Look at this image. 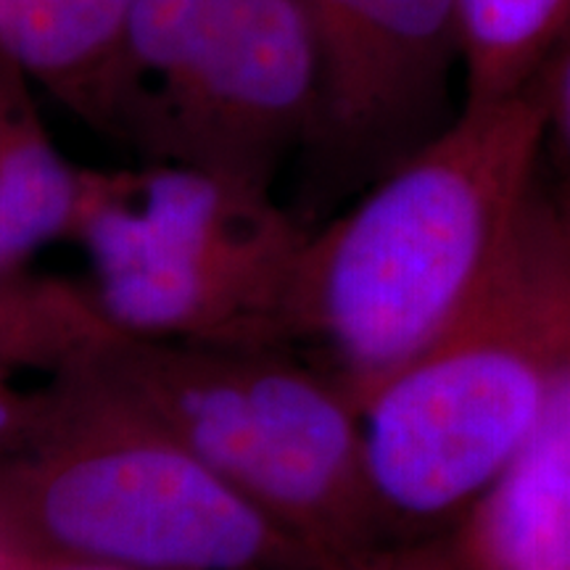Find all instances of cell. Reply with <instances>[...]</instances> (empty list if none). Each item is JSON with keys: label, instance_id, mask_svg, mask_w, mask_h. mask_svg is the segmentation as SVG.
Segmentation results:
<instances>
[{"label": "cell", "instance_id": "obj_11", "mask_svg": "<svg viewBox=\"0 0 570 570\" xmlns=\"http://www.w3.org/2000/svg\"><path fill=\"white\" fill-rule=\"evenodd\" d=\"M227 0H135L117 75L114 142L138 156L209 51Z\"/></svg>", "mask_w": 570, "mask_h": 570}, {"label": "cell", "instance_id": "obj_14", "mask_svg": "<svg viewBox=\"0 0 570 570\" xmlns=\"http://www.w3.org/2000/svg\"><path fill=\"white\" fill-rule=\"evenodd\" d=\"M544 122V173L570 198V30L531 80Z\"/></svg>", "mask_w": 570, "mask_h": 570}, {"label": "cell", "instance_id": "obj_17", "mask_svg": "<svg viewBox=\"0 0 570 570\" xmlns=\"http://www.w3.org/2000/svg\"><path fill=\"white\" fill-rule=\"evenodd\" d=\"M11 570H127L106 562L82 560V558H63V554H30L21 552Z\"/></svg>", "mask_w": 570, "mask_h": 570}, {"label": "cell", "instance_id": "obj_8", "mask_svg": "<svg viewBox=\"0 0 570 570\" xmlns=\"http://www.w3.org/2000/svg\"><path fill=\"white\" fill-rule=\"evenodd\" d=\"M454 537L468 570H570V370L537 433Z\"/></svg>", "mask_w": 570, "mask_h": 570}, {"label": "cell", "instance_id": "obj_12", "mask_svg": "<svg viewBox=\"0 0 570 570\" xmlns=\"http://www.w3.org/2000/svg\"><path fill=\"white\" fill-rule=\"evenodd\" d=\"M114 336L85 283L0 273V367L51 377L88 365Z\"/></svg>", "mask_w": 570, "mask_h": 570}, {"label": "cell", "instance_id": "obj_10", "mask_svg": "<svg viewBox=\"0 0 570 570\" xmlns=\"http://www.w3.org/2000/svg\"><path fill=\"white\" fill-rule=\"evenodd\" d=\"M30 80L0 59V273H21L42 248L71 244L85 167L63 156L32 101Z\"/></svg>", "mask_w": 570, "mask_h": 570}, {"label": "cell", "instance_id": "obj_9", "mask_svg": "<svg viewBox=\"0 0 570 570\" xmlns=\"http://www.w3.org/2000/svg\"><path fill=\"white\" fill-rule=\"evenodd\" d=\"M135 0H0V59L104 138L117 135V75Z\"/></svg>", "mask_w": 570, "mask_h": 570}, {"label": "cell", "instance_id": "obj_3", "mask_svg": "<svg viewBox=\"0 0 570 570\" xmlns=\"http://www.w3.org/2000/svg\"><path fill=\"white\" fill-rule=\"evenodd\" d=\"M51 381L30 439L0 454L13 550L127 570H317L294 533L88 365Z\"/></svg>", "mask_w": 570, "mask_h": 570}, {"label": "cell", "instance_id": "obj_13", "mask_svg": "<svg viewBox=\"0 0 570 570\" xmlns=\"http://www.w3.org/2000/svg\"><path fill=\"white\" fill-rule=\"evenodd\" d=\"M462 106L520 96L570 30V0H460Z\"/></svg>", "mask_w": 570, "mask_h": 570}, {"label": "cell", "instance_id": "obj_5", "mask_svg": "<svg viewBox=\"0 0 570 570\" xmlns=\"http://www.w3.org/2000/svg\"><path fill=\"white\" fill-rule=\"evenodd\" d=\"M317 53L312 122L288 206L317 225L458 119L460 0H306Z\"/></svg>", "mask_w": 570, "mask_h": 570}, {"label": "cell", "instance_id": "obj_4", "mask_svg": "<svg viewBox=\"0 0 570 570\" xmlns=\"http://www.w3.org/2000/svg\"><path fill=\"white\" fill-rule=\"evenodd\" d=\"M90 367L320 562L383 537L360 402L291 346L114 336Z\"/></svg>", "mask_w": 570, "mask_h": 570}, {"label": "cell", "instance_id": "obj_15", "mask_svg": "<svg viewBox=\"0 0 570 570\" xmlns=\"http://www.w3.org/2000/svg\"><path fill=\"white\" fill-rule=\"evenodd\" d=\"M317 570H468L454 531L431 537L381 539L338 558Z\"/></svg>", "mask_w": 570, "mask_h": 570}, {"label": "cell", "instance_id": "obj_2", "mask_svg": "<svg viewBox=\"0 0 570 570\" xmlns=\"http://www.w3.org/2000/svg\"><path fill=\"white\" fill-rule=\"evenodd\" d=\"M568 370L570 198L541 161L481 294L362 402L383 537L458 529L537 433Z\"/></svg>", "mask_w": 570, "mask_h": 570}, {"label": "cell", "instance_id": "obj_16", "mask_svg": "<svg viewBox=\"0 0 570 570\" xmlns=\"http://www.w3.org/2000/svg\"><path fill=\"white\" fill-rule=\"evenodd\" d=\"M17 370L0 367V454L19 446L38 431L51 404V383L24 386Z\"/></svg>", "mask_w": 570, "mask_h": 570}, {"label": "cell", "instance_id": "obj_7", "mask_svg": "<svg viewBox=\"0 0 570 570\" xmlns=\"http://www.w3.org/2000/svg\"><path fill=\"white\" fill-rule=\"evenodd\" d=\"M309 233L275 190L175 161L85 167L71 244L90 267L132 259L294 269Z\"/></svg>", "mask_w": 570, "mask_h": 570}, {"label": "cell", "instance_id": "obj_1", "mask_svg": "<svg viewBox=\"0 0 570 570\" xmlns=\"http://www.w3.org/2000/svg\"><path fill=\"white\" fill-rule=\"evenodd\" d=\"M541 156L531 85L462 106L444 132L309 227L291 288V346L336 375L362 410L481 294Z\"/></svg>", "mask_w": 570, "mask_h": 570}, {"label": "cell", "instance_id": "obj_6", "mask_svg": "<svg viewBox=\"0 0 570 570\" xmlns=\"http://www.w3.org/2000/svg\"><path fill=\"white\" fill-rule=\"evenodd\" d=\"M315 90L306 0H227L202 67L138 161L190 164L275 190L304 146Z\"/></svg>", "mask_w": 570, "mask_h": 570}]
</instances>
